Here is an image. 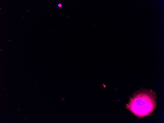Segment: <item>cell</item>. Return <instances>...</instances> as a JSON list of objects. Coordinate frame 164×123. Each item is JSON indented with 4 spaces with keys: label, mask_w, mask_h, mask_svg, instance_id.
I'll use <instances>...</instances> for the list:
<instances>
[{
    "label": "cell",
    "mask_w": 164,
    "mask_h": 123,
    "mask_svg": "<svg viewBox=\"0 0 164 123\" xmlns=\"http://www.w3.org/2000/svg\"><path fill=\"white\" fill-rule=\"evenodd\" d=\"M139 93L131 99L129 107L136 115L141 117L150 113L154 109L156 103L154 95L150 91Z\"/></svg>",
    "instance_id": "obj_1"
},
{
    "label": "cell",
    "mask_w": 164,
    "mask_h": 123,
    "mask_svg": "<svg viewBox=\"0 0 164 123\" xmlns=\"http://www.w3.org/2000/svg\"><path fill=\"white\" fill-rule=\"evenodd\" d=\"M58 6L59 7H61V5L60 4H58Z\"/></svg>",
    "instance_id": "obj_2"
}]
</instances>
